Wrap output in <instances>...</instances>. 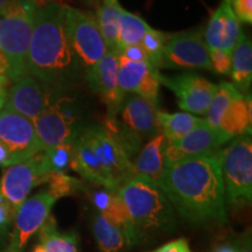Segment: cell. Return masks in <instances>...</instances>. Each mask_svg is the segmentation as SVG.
Segmentation results:
<instances>
[{
	"instance_id": "21",
	"label": "cell",
	"mask_w": 252,
	"mask_h": 252,
	"mask_svg": "<svg viewBox=\"0 0 252 252\" xmlns=\"http://www.w3.org/2000/svg\"><path fill=\"white\" fill-rule=\"evenodd\" d=\"M251 96L243 94L230 103L219 125V131L228 140L236 137L251 133Z\"/></svg>"
},
{
	"instance_id": "10",
	"label": "cell",
	"mask_w": 252,
	"mask_h": 252,
	"mask_svg": "<svg viewBox=\"0 0 252 252\" xmlns=\"http://www.w3.org/2000/svg\"><path fill=\"white\" fill-rule=\"evenodd\" d=\"M8 89L5 108L33 121L48 110L63 94L52 90L37 78L25 74L13 81Z\"/></svg>"
},
{
	"instance_id": "40",
	"label": "cell",
	"mask_w": 252,
	"mask_h": 252,
	"mask_svg": "<svg viewBox=\"0 0 252 252\" xmlns=\"http://www.w3.org/2000/svg\"><path fill=\"white\" fill-rule=\"evenodd\" d=\"M12 165L11 156H9L8 150L0 143V166L1 167H8Z\"/></svg>"
},
{
	"instance_id": "20",
	"label": "cell",
	"mask_w": 252,
	"mask_h": 252,
	"mask_svg": "<svg viewBox=\"0 0 252 252\" xmlns=\"http://www.w3.org/2000/svg\"><path fill=\"white\" fill-rule=\"evenodd\" d=\"M166 139L162 133L147 141L140 150L133 166L138 175H144L157 185L161 184V179L165 169V147Z\"/></svg>"
},
{
	"instance_id": "17",
	"label": "cell",
	"mask_w": 252,
	"mask_h": 252,
	"mask_svg": "<svg viewBox=\"0 0 252 252\" xmlns=\"http://www.w3.org/2000/svg\"><path fill=\"white\" fill-rule=\"evenodd\" d=\"M86 80L102 99L108 110V117H117L126 94L118 82V55L108 52L91 70L86 74Z\"/></svg>"
},
{
	"instance_id": "31",
	"label": "cell",
	"mask_w": 252,
	"mask_h": 252,
	"mask_svg": "<svg viewBox=\"0 0 252 252\" xmlns=\"http://www.w3.org/2000/svg\"><path fill=\"white\" fill-rule=\"evenodd\" d=\"M74 143L58 145L42 151V161L47 173L64 172L70 167L72 153H74Z\"/></svg>"
},
{
	"instance_id": "29",
	"label": "cell",
	"mask_w": 252,
	"mask_h": 252,
	"mask_svg": "<svg viewBox=\"0 0 252 252\" xmlns=\"http://www.w3.org/2000/svg\"><path fill=\"white\" fill-rule=\"evenodd\" d=\"M241 94H242L239 93L231 83L222 82V83L217 84L215 93H214V96L212 98V102H210L209 106H208L207 109V117L204 121L212 126L213 128L219 131L220 119H222L226 109L229 108L230 103H231L235 98L241 96Z\"/></svg>"
},
{
	"instance_id": "13",
	"label": "cell",
	"mask_w": 252,
	"mask_h": 252,
	"mask_svg": "<svg viewBox=\"0 0 252 252\" xmlns=\"http://www.w3.org/2000/svg\"><path fill=\"white\" fill-rule=\"evenodd\" d=\"M0 143L8 150L12 165L43 151L32 121L6 109L0 112Z\"/></svg>"
},
{
	"instance_id": "28",
	"label": "cell",
	"mask_w": 252,
	"mask_h": 252,
	"mask_svg": "<svg viewBox=\"0 0 252 252\" xmlns=\"http://www.w3.org/2000/svg\"><path fill=\"white\" fill-rule=\"evenodd\" d=\"M93 231L98 249L102 252H121L126 244L125 237L112 223L104 217L102 214H97L93 220Z\"/></svg>"
},
{
	"instance_id": "39",
	"label": "cell",
	"mask_w": 252,
	"mask_h": 252,
	"mask_svg": "<svg viewBox=\"0 0 252 252\" xmlns=\"http://www.w3.org/2000/svg\"><path fill=\"white\" fill-rule=\"evenodd\" d=\"M8 83L9 80L7 76L0 77V112L5 108L6 99H7L8 94Z\"/></svg>"
},
{
	"instance_id": "33",
	"label": "cell",
	"mask_w": 252,
	"mask_h": 252,
	"mask_svg": "<svg viewBox=\"0 0 252 252\" xmlns=\"http://www.w3.org/2000/svg\"><path fill=\"white\" fill-rule=\"evenodd\" d=\"M212 70L220 75H230L231 71V53L223 50H209Z\"/></svg>"
},
{
	"instance_id": "6",
	"label": "cell",
	"mask_w": 252,
	"mask_h": 252,
	"mask_svg": "<svg viewBox=\"0 0 252 252\" xmlns=\"http://www.w3.org/2000/svg\"><path fill=\"white\" fill-rule=\"evenodd\" d=\"M65 35L81 69L88 74L108 53L96 17L81 9L62 5Z\"/></svg>"
},
{
	"instance_id": "42",
	"label": "cell",
	"mask_w": 252,
	"mask_h": 252,
	"mask_svg": "<svg viewBox=\"0 0 252 252\" xmlns=\"http://www.w3.org/2000/svg\"><path fill=\"white\" fill-rule=\"evenodd\" d=\"M32 252H45V250H43V247L42 245H41L40 243H37L35 247H34V249H33V251Z\"/></svg>"
},
{
	"instance_id": "35",
	"label": "cell",
	"mask_w": 252,
	"mask_h": 252,
	"mask_svg": "<svg viewBox=\"0 0 252 252\" xmlns=\"http://www.w3.org/2000/svg\"><path fill=\"white\" fill-rule=\"evenodd\" d=\"M238 20L252 24V0H229Z\"/></svg>"
},
{
	"instance_id": "24",
	"label": "cell",
	"mask_w": 252,
	"mask_h": 252,
	"mask_svg": "<svg viewBox=\"0 0 252 252\" xmlns=\"http://www.w3.org/2000/svg\"><path fill=\"white\" fill-rule=\"evenodd\" d=\"M78 241L75 231H58L56 220L52 215L39 230V243L45 252H78Z\"/></svg>"
},
{
	"instance_id": "15",
	"label": "cell",
	"mask_w": 252,
	"mask_h": 252,
	"mask_svg": "<svg viewBox=\"0 0 252 252\" xmlns=\"http://www.w3.org/2000/svg\"><path fill=\"white\" fill-rule=\"evenodd\" d=\"M228 141L220 131L213 128L204 121L181 139L166 143L165 167L190 158L216 152Z\"/></svg>"
},
{
	"instance_id": "41",
	"label": "cell",
	"mask_w": 252,
	"mask_h": 252,
	"mask_svg": "<svg viewBox=\"0 0 252 252\" xmlns=\"http://www.w3.org/2000/svg\"><path fill=\"white\" fill-rule=\"evenodd\" d=\"M214 252H236V251H235V248L231 247V245L222 244L220 245V247H217L216 250Z\"/></svg>"
},
{
	"instance_id": "23",
	"label": "cell",
	"mask_w": 252,
	"mask_h": 252,
	"mask_svg": "<svg viewBox=\"0 0 252 252\" xmlns=\"http://www.w3.org/2000/svg\"><path fill=\"white\" fill-rule=\"evenodd\" d=\"M122 6L118 0H102L97 9L96 21L108 52L118 55L117 41Z\"/></svg>"
},
{
	"instance_id": "11",
	"label": "cell",
	"mask_w": 252,
	"mask_h": 252,
	"mask_svg": "<svg viewBox=\"0 0 252 252\" xmlns=\"http://www.w3.org/2000/svg\"><path fill=\"white\" fill-rule=\"evenodd\" d=\"M160 68L212 70L209 48L202 34L198 32H182L167 35Z\"/></svg>"
},
{
	"instance_id": "22",
	"label": "cell",
	"mask_w": 252,
	"mask_h": 252,
	"mask_svg": "<svg viewBox=\"0 0 252 252\" xmlns=\"http://www.w3.org/2000/svg\"><path fill=\"white\" fill-rule=\"evenodd\" d=\"M231 75L234 86L239 93H248L252 82V43L242 34L231 52Z\"/></svg>"
},
{
	"instance_id": "2",
	"label": "cell",
	"mask_w": 252,
	"mask_h": 252,
	"mask_svg": "<svg viewBox=\"0 0 252 252\" xmlns=\"http://www.w3.org/2000/svg\"><path fill=\"white\" fill-rule=\"evenodd\" d=\"M80 69L65 35L62 4L40 5L28 48L27 74L63 94L72 86Z\"/></svg>"
},
{
	"instance_id": "3",
	"label": "cell",
	"mask_w": 252,
	"mask_h": 252,
	"mask_svg": "<svg viewBox=\"0 0 252 252\" xmlns=\"http://www.w3.org/2000/svg\"><path fill=\"white\" fill-rule=\"evenodd\" d=\"M139 244H153L174 234L176 220L161 187L144 175H135L119 188Z\"/></svg>"
},
{
	"instance_id": "44",
	"label": "cell",
	"mask_w": 252,
	"mask_h": 252,
	"mask_svg": "<svg viewBox=\"0 0 252 252\" xmlns=\"http://www.w3.org/2000/svg\"><path fill=\"white\" fill-rule=\"evenodd\" d=\"M83 1L87 2V4H91V5L98 4V6H99L100 2H102V0H83Z\"/></svg>"
},
{
	"instance_id": "12",
	"label": "cell",
	"mask_w": 252,
	"mask_h": 252,
	"mask_svg": "<svg viewBox=\"0 0 252 252\" xmlns=\"http://www.w3.org/2000/svg\"><path fill=\"white\" fill-rule=\"evenodd\" d=\"M47 173L42 161V151L30 159L6 167L0 179V195L15 210L36 186L46 184Z\"/></svg>"
},
{
	"instance_id": "32",
	"label": "cell",
	"mask_w": 252,
	"mask_h": 252,
	"mask_svg": "<svg viewBox=\"0 0 252 252\" xmlns=\"http://www.w3.org/2000/svg\"><path fill=\"white\" fill-rule=\"evenodd\" d=\"M167 40V34L162 32L153 30L151 28L147 31L143 36L140 45L143 46L145 52H146L149 62L153 67L160 69V63H161V58L165 43Z\"/></svg>"
},
{
	"instance_id": "7",
	"label": "cell",
	"mask_w": 252,
	"mask_h": 252,
	"mask_svg": "<svg viewBox=\"0 0 252 252\" xmlns=\"http://www.w3.org/2000/svg\"><path fill=\"white\" fill-rule=\"evenodd\" d=\"M32 123L43 151L58 145L74 143L83 130L77 106L74 100L64 96L60 97L54 105Z\"/></svg>"
},
{
	"instance_id": "9",
	"label": "cell",
	"mask_w": 252,
	"mask_h": 252,
	"mask_svg": "<svg viewBox=\"0 0 252 252\" xmlns=\"http://www.w3.org/2000/svg\"><path fill=\"white\" fill-rule=\"evenodd\" d=\"M56 198L48 190H42L27 197L15 212L13 229L5 252H23L27 242L41 229L50 216Z\"/></svg>"
},
{
	"instance_id": "19",
	"label": "cell",
	"mask_w": 252,
	"mask_h": 252,
	"mask_svg": "<svg viewBox=\"0 0 252 252\" xmlns=\"http://www.w3.org/2000/svg\"><path fill=\"white\" fill-rule=\"evenodd\" d=\"M243 32L241 23L232 11L229 0H222L214 12L203 36L209 50H223L231 53Z\"/></svg>"
},
{
	"instance_id": "8",
	"label": "cell",
	"mask_w": 252,
	"mask_h": 252,
	"mask_svg": "<svg viewBox=\"0 0 252 252\" xmlns=\"http://www.w3.org/2000/svg\"><path fill=\"white\" fill-rule=\"evenodd\" d=\"M80 134L89 145L94 159L108 175L116 190H119L123 185L137 175L133 162L106 134L102 125H91L82 130Z\"/></svg>"
},
{
	"instance_id": "34",
	"label": "cell",
	"mask_w": 252,
	"mask_h": 252,
	"mask_svg": "<svg viewBox=\"0 0 252 252\" xmlns=\"http://www.w3.org/2000/svg\"><path fill=\"white\" fill-rule=\"evenodd\" d=\"M17 210L0 195V239H4L7 235L9 226L13 223Z\"/></svg>"
},
{
	"instance_id": "16",
	"label": "cell",
	"mask_w": 252,
	"mask_h": 252,
	"mask_svg": "<svg viewBox=\"0 0 252 252\" xmlns=\"http://www.w3.org/2000/svg\"><path fill=\"white\" fill-rule=\"evenodd\" d=\"M157 108L138 94H131L125 96L118 115L121 118L115 117L116 123L123 131L130 134L134 139L150 141L161 133L157 119Z\"/></svg>"
},
{
	"instance_id": "14",
	"label": "cell",
	"mask_w": 252,
	"mask_h": 252,
	"mask_svg": "<svg viewBox=\"0 0 252 252\" xmlns=\"http://www.w3.org/2000/svg\"><path fill=\"white\" fill-rule=\"evenodd\" d=\"M160 83L175 94L179 108L188 113L204 115L207 112L216 86L207 78L193 72L160 77Z\"/></svg>"
},
{
	"instance_id": "37",
	"label": "cell",
	"mask_w": 252,
	"mask_h": 252,
	"mask_svg": "<svg viewBox=\"0 0 252 252\" xmlns=\"http://www.w3.org/2000/svg\"><path fill=\"white\" fill-rule=\"evenodd\" d=\"M151 252H191L186 238H178Z\"/></svg>"
},
{
	"instance_id": "27",
	"label": "cell",
	"mask_w": 252,
	"mask_h": 252,
	"mask_svg": "<svg viewBox=\"0 0 252 252\" xmlns=\"http://www.w3.org/2000/svg\"><path fill=\"white\" fill-rule=\"evenodd\" d=\"M151 28L152 27L144 19H141L139 15H135L122 8L121 17H119V31L117 41L118 54L125 47L139 45L145 33L150 31Z\"/></svg>"
},
{
	"instance_id": "43",
	"label": "cell",
	"mask_w": 252,
	"mask_h": 252,
	"mask_svg": "<svg viewBox=\"0 0 252 252\" xmlns=\"http://www.w3.org/2000/svg\"><path fill=\"white\" fill-rule=\"evenodd\" d=\"M9 1H11V0H0V12L6 7V5H7Z\"/></svg>"
},
{
	"instance_id": "36",
	"label": "cell",
	"mask_w": 252,
	"mask_h": 252,
	"mask_svg": "<svg viewBox=\"0 0 252 252\" xmlns=\"http://www.w3.org/2000/svg\"><path fill=\"white\" fill-rule=\"evenodd\" d=\"M118 55L124 56L125 59L133 62H149V58H147L146 52H145L143 46H141L140 43L139 45L125 47V48H123L121 52H119Z\"/></svg>"
},
{
	"instance_id": "4",
	"label": "cell",
	"mask_w": 252,
	"mask_h": 252,
	"mask_svg": "<svg viewBox=\"0 0 252 252\" xmlns=\"http://www.w3.org/2000/svg\"><path fill=\"white\" fill-rule=\"evenodd\" d=\"M39 6L36 0H11L0 12V52L7 60L9 81L27 74L28 48Z\"/></svg>"
},
{
	"instance_id": "1",
	"label": "cell",
	"mask_w": 252,
	"mask_h": 252,
	"mask_svg": "<svg viewBox=\"0 0 252 252\" xmlns=\"http://www.w3.org/2000/svg\"><path fill=\"white\" fill-rule=\"evenodd\" d=\"M160 187L173 209L189 222H228L222 180V150L166 166Z\"/></svg>"
},
{
	"instance_id": "26",
	"label": "cell",
	"mask_w": 252,
	"mask_h": 252,
	"mask_svg": "<svg viewBox=\"0 0 252 252\" xmlns=\"http://www.w3.org/2000/svg\"><path fill=\"white\" fill-rule=\"evenodd\" d=\"M102 215L110 223H112L116 228L119 229V231L125 237L126 244H127L128 248L139 244V239H138V236L135 234L131 217L128 215L127 209H126L118 191H113L111 202H110L109 207L106 208V210Z\"/></svg>"
},
{
	"instance_id": "30",
	"label": "cell",
	"mask_w": 252,
	"mask_h": 252,
	"mask_svg": "<svg viewBox=\"0 0 252 252\" xmlns=\"http://www.w3.org/2000/svg\"><path fill=\"white\" fill-rule=\"evenodd\" d=\"M46 184H48V191L56 200L60 197L72 196L81 191H86L87 184L65 174L64 172H53L47 175Z\"/></svg>"
},
{
	"instance_id": "25",
	"label": "cell",
	"mask_w": 252,
	"mask_h": 252,
	"mask_svg": "<svg viewBox=\"0 0 252 252\" xmlns=\"http://www.w3.org/2000/svg\"><path fill=\"white\" fill-rule=\"evenodd\" d=\"M157 119L160 131L167 143H173V141L181 139L191 130H194L197 125L204 122V119L198 118L188 112L167 113L157 111Z\"/></svg>"
},
{
	"instance_id": "38",
	"label": "cell",
	"mask_w": 252,
	"mask_h": 252,
	"mask_svg": "<svg viewBox=\"0 0 252 252\" xmlns=\"http://www.w3.org/2000/svg\"><path fill=\"white\" fill-rule=\"evenodd\" d=\"M234 248L236 252H252L250 232H245L244 235L239 236Z\"/></svg>"
},
{
	"instance_id": "45",
	"label": "cell",
	"mask_w": 252,
	"mask_h": 252,
	"mask_svg": "<svg viewBox=\"0 0 252 252\" xmlns=\"http://www.w3.org/2000/svg\"><path fill=\"white\" fill-rule=\"evenodd\" d=\"M40 5L47 4V2H53V1H59V0H36Z\"/></svg>"
},
{
	"instance_id": "5",
	"label": "cell",
	"mask_w": 252,
	"mask_h": 252,
	"mask_svg": "<svg viewBox=\"0 0 252 252\" xmlns=\"http://www.w3.org/2000/svg\"><path fill=\"white\" fill-rule=\"evenodd\" d=\"M222 180L226 207H241L252 198L251 133L236 137L222 150Z\"/></svg>"
},
{
	"instance_id": "18",
	"label": "cell",
	"mask_w": 252,
	"mask_h": 252,
	"mask_svg": "<svg viewBox=\"0 0 252 252\" xmlns=\"http://www.w3.org/2000/svg\"><path fill=\"white\" fill-rule=\"evenodd\" d=\"M159 69L149 62H133L118 55V82L125 94H138L157 106L160 91Z\"/></svg>"
}]
</instances>
